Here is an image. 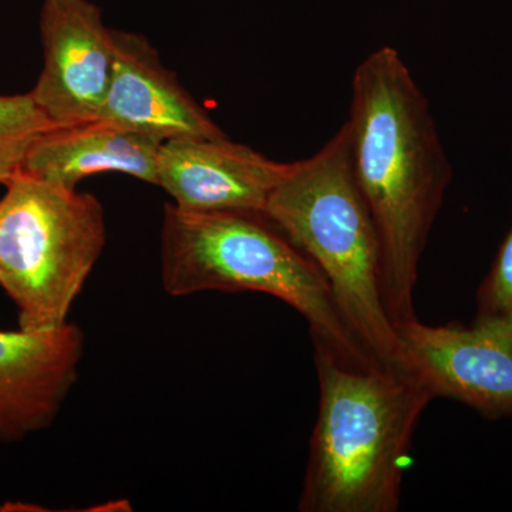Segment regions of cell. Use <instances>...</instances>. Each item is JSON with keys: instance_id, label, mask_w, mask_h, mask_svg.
I'll return each instance as SVG.
<instances>
[{"instance_id": "1", "label": "cell", "mask_w": 512, "mask_h": 512, "mask_svg": "<svg viewBox=\"0 0 512 512\" xmlns=\"http://www.w3.org/2000/svg\"><path fill=\"white\" fill-rule=\"evenodd\" d=\"M346 123L357 184L382 245L387 313L397 328L417 318L420 262L453 165L429 100L392 46L357 64Z\"/></svg>"}, {"instance_id": "2", "label": "cell", "mask_w": 512, "mask_h": 512, "mask_svg": "<svg viewBox=\"0 0 512 512\" xmlns=\"http://www.w3.org/2000/svg\"><path fill=\"white\" fill-rule=\"evenodd\" d=\"M319 407L301 512H397L414 430L433 394L406 369L313 340Z\"/></svg>"}, {"instance_id": "3", "label": "cell", "mask_w": 512, "mask_h": 512, "mask_svg": "<svg viewBox=\"0 0 512 512\" xmlns=\"http://www.w3.org/2000/svg\"><path fill=\"white\" fill-rule=\"evenodd\" d=\"M264 215L325 275L370 360L400 369L397 329L384 299L382 245L357 184L348 123L318 153L292 163Z\"/></svg>"}, {"instance_id": "4", "label": "cell", "mask_w": 512, "mask_h": 512, "mask_svg": "<svg viewBox=\"0 0 512 512\" xmlns=\"http://www.w3.org/2000/svg\"><path fill=\"white\" fill-rule=\"evenodd\" d=\"M160 265L161 284L170 296L211 291L275 296L301 313L312 340L376 365L346 325L325 275L264 214L165 205Z\"/></svg>"}, {"instance_id": "5", "label": "cell", "mask_w": 512, "mask_h": 512, "mask_svg": "<svg viewBox=\"0 0 512 512\" xmlns=\"http://www.w3.org/2000/svg\"><path fill=\"white\" fill-rule=\"evenodd\" d=\"M101 202L20 173L0 200V288L19 329L59 328L106 245Z\"/></svg>"}, {"instance_id": "6", "label": "cell", "mask_w": 512, "mask_h": 512, "mask_svg": "<svg viewBox=\"0 0 512 512\" xmlns=\"http://www.w3.org/2000/svg\"><path fill=\"white\" fill-rule=\"evenodd\" d=\"M400 363L437 397L488 419L512 417V315H477L470 325L397 326Z\"/></svg>"}, {"instance_id": "7", "label": "cell", "mask_w": 512, "mask_h": 512, "mask_svg": "<svg viewBox=\"0 0 512 512\" xmlns=\"http://www.w3.org/2000/svg\"><path fill=\"white\" fill-rule=\"evenodd\" d=\"M33 100L56 127L97 120L113 79L114 30L90 0H43Z\"/></svg>"}, {"instance_id": "8", "label": "cell", "mask_w": 512, "mask_h": 512, "mask_svg": "<svg viewBox=\"0 0 512 512\" xmlns=\"http://www.w3.org/2000/svg\"><path fill=\"white\" fill-rule=\"evenodd\" d=\"M291 165L227 136L180 138L161 144L157 185L184 211L264 214Z\"/></svg>"}, {"instance_id": "9", "label": "cell", "mask_w": 512, "mask_h": 512, "mask_svg": "<svg viewBox=\"0 0 512 512\" xmlns=\"http://www.w3.org/2000/svg\"><path fill=\"white\" fill-rule=\"evenodd\" d=\"M80 326L0 330V441L13 443L47 429L79 377Z\"/></svg>"}, {"instance_id": "10", "label": "cell", "mask_w": 512, "mask_h": 512, "mask_svg": "<svg viewBox=\"0 0 512 512\" xmlns=\"http://www.w3.org/2000/svg\"><path fill=\"white\" fill-rule=\"evenodd\" d=\"M114 49L113 79L97 120L163 143L227 136L146 36L114 30Z\"/></svg>"}, {"instance_id": "11", "label": "cell", "mask_w": 512, "mask_h": 512, "mask_svg": "<svg viewBox=\"0 0 512 512\" xmlns=\"http://www.w3.org/2000/svg\"><path fill=\"white\" fill-rule=\"evenodd\" d=\"M163 141L130 133L99 120L53 127L37 138L23 174L77 190L84 178L103 173L130 175L157 185V161Z\"/></svg>"}, {"instance_id": "12", "label": "cell", "mask_w": 512, "mask_h": 512, "mask_svg": "<svg viewBox=\"0 0 512 512\" xmlns=\"http://www.w3.org/2000/svg\"><path fill=\"white\" fill-rule=\"evenodd\" d=\"M53 127L32 94L0 96V184L22 173L37 138Z\"/></svg>"}, {"instance_id": "13", "label": "cell", "mask_w": 512, "mask_h": 512, "mask_svg": "<svg viewBox=\"0 0 512 512\" xmlns=\"http://www.w3.org/2000/svg\"><path fill=\"white\" fill-rule=\"evenodd\" d=\"M491 313L512 315V227L477 292V315Z\"/></svg>"}]
</instances>
